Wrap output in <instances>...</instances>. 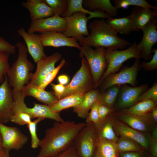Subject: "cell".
Returning <instances> with one entry per match:
<instances>
[{
    "instance_id": "6da1fadb",
    "label": "cell",
    "mask_w": 157,
    "mask_h": 157,
    "mask_svg": "<svg viewBox=\"0 0 157 157\" xmlns=\"http://www.w3.org/2000/svg\"><path fill=\"white\" fill-rule=\"evenodd\" d=\"M85 122L74 121H55L47 129L44 137L40 140L39 152L36 157H55L72 145Z\"/></svg>"
},
{
    "instance_id": "ffe728a7",
    "label": "cell",
    "mask_w": 157,
    "mask_h": 157,
    "mask_svg": "<svg viewBox=\"0 0 157 157\" xmlns=\"http://www.w3.org/2000/svg\"><path fill=\"white\" fill-rule=\"evenodd\" d=\"M17 32L23 39L28 52L35 63L47 56L44 51V47L38 34L27 32L22 27L18 29Z\"/></svg>"
},
{
    "instance_id": "d590c367",
    "label": "cell",
    "mask_w": 157,
    "mask_h": 157,
    "mask_svg": "<svg viewBox=\"0 0 157 157\" xmlns=\"http://www.w3.org/2000/svg\"><path fill=\"white\" fill-rule=\"evenodd\" d=\"M44 119L37 118L32 121L27 125L31 136V146L32 148L35 149L39 147L40 140L38 138L37 133L38 124Z\"/></svg>"
},
{
    "instance_id": "83f0119b",
    "label": "cell",
    "mask_w": 157,
    "mask_h": 157,
    "mask_svg": "<svg viewBox=\"0 0 157 157\" xmlns=\"http://www.w3.org/2000/svg\"><path fill=\"white\" fill-rule=\"evenodd\" d=\"M106 21L117 33L127 35L133 31L132 19L130 15L120 18L110 17Z\"/></svg>"
},
{
    "instance_id": "b9f144b4",
    "label": "cell",
    "mask_w": 157,
    "mask_h": 157,
    "mask_svg": "<svg viewBox=\"0 0 157 157\" xmlns=\"http://www.w3.org/2000/svg\"><path fill=\"white\" fill-rule=\"evenodd\" d=\"M16 51L15 46L11 44L0 36V52L10 55L15 54Z\"/></svg>"
},
{
    "instance_id": "db71d44e",
    "label": "cell",
    "mask_w": 157,
    "mask_h": 157,
    "mask_svg": "<svg viewBox=\"0 0 157 157\" xmlns=\"http://www.w3.org/2000/svg\"><path fill=\"white\" fill-rule=\"evenodd\" d=\"M0 157H4V151L2 147H0Z\"/></svg>"
},
{
    "instance_id": "4316f807",
    "label": "cell",
    "mask_w": 157,
    "mask_h": 157,
    "mask_svg": "<svg viewBox=\"0 0 157 157\" xmlns=\"http://www.w3.org/2000/svg\"><path fill=\"white\" fill-rule=\"evenodd\" d=\"M94 125L98 138L116 142L118 141L119 138L115 133L109 115Z\"/></svg>"
},
{
    "instance_id": "d4e9b609",
    "label": "cell",
    "mask_w": 157,
    "mask_h": 157,
    "mask_svg": "<svg viewBox=\"0 0 157 157\" xmlns=\"http://www.w3.org/2000/svg\"><path fill=\"white\" fill-rule=\"evenodd\" d=\"M68 7L63 18L69 16L73 13L80 12L89 15V19L94 18H107L110 17L106 13L100 10L90 11L84 8L83 5V0H67Z\"/></svg>"
},
{
    "instance_id": "2e32d148",
    "label": "cell",
    "mask_w": 157,
    "mask_h": 157,
    "mask_svg": "<svg viewBox=\"0 0 157 157\" xmlns=\"http://www.w3.org/2000/svg\"><path fill=\"white\" fill-rule=\"evenodd\" d=\"M14 99L13 90L9 85L6 74L0 85V122L10 121L13 114Z\"/></svg>"
},
{
    "instance_id": "681fc988",
    "label": "cell",
    "mask_w": 157,
    "mask_h": 157,
    "mask_svg": "<svg viewBox=\"0 0 157 157\" xmlns=\"http://www.w3.org/2000/svg\"><path fill=\"white\" fill-rule=\"evenodd\" d=\"M57 80L59 84L65 85L69 82V78L67 75L62 74L58 76Z\"/></svg>"
},
{
    "instance_id": "cb8c5ba5",
    "label": "cell",
    "mask_w": 157,
    "mask_h": 157,
    "mask_svg": "<svg viewBox=\"0 0 157 157\" xmlns=\"http://www.w3.org/2000/svg\"><path fill=\"white\" fill-rule=\"evenodd\" d=\"M99 88L92 89L85 94L82 101L77 106L73 108V112L82 119H86L92 105L97 101L100 93Z\"/></svg>"
},
{
    "instance_id": "7402d4cb",
    "label": "cell",
    "mask_w": 157,
    "mask_h": 157,
    "mask_svg": "<svg viewBox=\"0 0 157 157\" xmlns=\"http://www.w3.org/2000/svg\"><path fill=\"white\" fill-rule=\"evenodd\" d=\"M21 4L29 11L32 21L54 15L51 9L44 0H27Z\"/></svg>"
},
{
    "instance_id": "ab89813d",
    "label": "cell",
    "mask_w": 157,
    "mask_h": 157,
    "mask_svg": "<svg viewBox=\"0 0 157 157\" xmlns=\"http://www.w3.org/2000/svg\"><path fill=\"white\" fill-rule=\"evenodd\" d=\"M148 99L157 101V82L154 83L151 88L141 94L137 99L135 104L141 101Z\"/></svg>"
},
{
    "instance_id": "4dcf8cb0",
    "label": "cell",
    "mask_w": 157,
    "mask_h": 157,
    "mask_svg": "<svg viewBox=\"0 0 157 157\" xmlns=\"http://www.w3.org/2000/svg\"><path fill=\"white\" fill-rule=\"evenodd\" d=\"M157 101L153 99H148L140 101L131 106L120 110L133 114L143 116L150 113L157 106Z\"/></svg>"
},
{
    "instance_id": "74e56055",
    "label": "cell",
    "mask_w": 157,
    "mask_h": 157,
    "mask_svg": "<svg viewBox=\"0 0 157 157\" xmlns=\"http://www.w3.org/2000/svg\"><path fill=\"white\" fill-rule=\"evenodd\" d=\"M9 55L0 52V85L3 81L5 76L10 68L8 58Z\"/></svg>"
},
{
    "instance_id": "8d00e7d4",
    "label": "cell",
    "mask_w": 157,
    "mask_h": 157,
    "mask_svg": "<svg viewBox=\"0 0 157 157\" xmlns=\"http://www.w3.org/2000/svg\"><path fill=\"white\" fill-rule=\"evenodd\" d=\"M65 63L64 58H63L59 65L52 71L49 72L45 77L39 86L40 88L45 89L46 87L53 81L59 71L64 65Z\"/></svg>"
},
{
    "instance_id": "11a10c76",
    "label": "cell",
    "mask_w": 157,
    "mask_h": 157,
    "mask_svg": "<svg viewBox=\"0 0 157 157\" xmlns=\"http://www.w3.org/2000/svg\"><path fill=\"white\" fill-rule=\"evenodd\" d=\"M2 144V138L0 132V147H1Z\"/></svg>"
},
{
    "instance_id": "816d5d0a",
    "label": "cell",
    "mask_w": 157,
    "mask_h": 157,
    "mask_svg": "<svg viewBox=\"0 0 157 157\" xmlns=\"http://www.w3.org/2000/svg\"><path fill=\"white\" fill-rule=\"evenodd\" d=\"M153 120L155 123H157V107H155L151 112Z\"/></svg>"
},
{
    "instance_id": "44dd1931",
    "label": "cell",
    "mask_w": 157,
    "mask_h": 157,
    "mask_svg": "<svg viewBox=\"0 0 157 157\" xmlns=\"http://www.w3.org/2000/svg\"><path fill=\"white\" fill-rule=\"evenodd\" d=\"M130 15L132 19L133 31H138L156 17L157 10L135 6Z\"/></svg>"
},
{
    "instance_id": "e0dca14e",
    "label": "cell",
    "mask_w": 157,
    "mask_h": 157,
    "mask_svg": "<svg viewBox=\"0 0 157 157\" xmlns=\"http://www.w3.org/2000/svg\"><path fill=\"white\" fill-rule=\"evenodd\" d=\"M147 89V84L135 87H131L126 84L121 85L114 108L115 110L119 111L131 106L135 104L138 97Z\"/></svg>"
},
{
    "instance_id": "30bf717a",
    "label": "cell",
    "mask_w": 157,
    "mask_h": 157,
    "mask_svg": "<svg viewBox=\"0 0 157 157\" xmlns=\"http://www.w3.org/2000/svg\"><path fill=\"white\" fill-rule=\"evenodd\" d=\"M64 18L66 21L67 27L62 33L65 36L74 38L79 42L89 36L87 26L89 19L86 14L76 12Z\"/></svg>"
},
{
    "instance_id": "5bb4252c",
    "label": "cell",
    "mask_w": 157,
    "mask_h": 157,
    "mask_svg": "<svg viewBox=\"0 0 157 157\" xmlns=\"http://www.w3.org/2000/svg\"><path fill=\"white\" fill-rule=\"evenodd\" d=\"M157 22L156 17L141 29L143 36L141 42L137 44V47L140 52L141 58L145 60L151 58L152 48L157 43Z\"/></svg>"
},
{
    "instance_id": "603a6c76",
    "label": "cell",
    "mask_w": 157,
    "mask_h": 157,
    "mask_svg": "<svg viewBox=\"0 0 157 157\" xmlns=\"http://www.w3.org/2000/svg\"><path fill=\"white\" fill-rule=\"evenodd\" d=\"M21 90L26 97H32L39 101L50 106L54 104L58 100L52 93L30 83L25 85Z\"/></svg>"
},
{
    "instance_id": "3957f363",
    "label": "cell",
    "mask_w": 157,
    "mask_h": 157,
    "mask_svg": "<svg viewBox=\"0 0 157 157\" xmlns=\"http://www.w3.org/2000/svg\"><path fill=\"white\" fill-rule=\"evenodd\" d=\"M15 46L18 49V58L6 74L9 85L13 88L14 92L21 91L29 83L33 75L31 72L34 67L28 59V50L25 44L18 42Z\"/></svg>"
},
{
    "instance_id": "52a82bcc",
    "label": "cell",
    "mask_w": 157,
    "mask_h": 157,
    "mask_svg": "<svg viewBox=\"0 0 157 157\" xmlns=\"http://www.w3.org/2000/svg\"><path fill=\"white\" fill-rule=\"evenodd\" d=\"M80 50V56H85L88 63L95 88L107 67L106 49L102 47L93 49L90 47L81 46Z\"/></svg>"
},
{
    "instance_id": "8992f818",
    "label": "cell",
    "mask_w": 157,
    "mask_h": 157,
    "mask_svg": "<svg viewBox=\"0 0 157 157\" xmlns=\"http://www.w3.org/2000/svg\"><path fill=\"white\" fill-rule=\"evenodd\" d=\"M13 92L14 102L13 113L21 111L29 114L32 119L40 118L49 119L56 122L64 121L59 113L53 111L50 106L34 103L33 107H28L24 102L26 97L22 90L17 92L13 91Z\"/></svg>"
},
{
    "instance_id": "7a4b0ae2",
    "label": "cell",
    "mask_w": 157,
    "mask_h": 157,
    "mask_svg": "<svg viewBox=\"0 0 157 157\" xmlns=\"http://www.w3.org/2000/svg\"><path fill=\"white\" fill-rule=\"evenodd\" d=\"M88 28L90 30V34L79 42L81 46L117 49L130 44L128 41L119 37L104 19L93 21Z\"/></svg>"
},
{
    "instance_id": "c3c4849f",
    "label": "cell",
    "mask_w": 157,
    "mask_h": 157,
    "mask_svg": "<svg viewBox=\"0 0 157 157\" xmlns=\"http://www.w3.org/2000/svg\"><path fill=\"white\" fill-rule=\"evenodd\" d=\"M149 149L151 157H157V141L151 140Z\"/></svg>"
},
{
    "instance_id": "9c48e42d",
    "label": "cell",
    "mask_w": 157,
    "mask_h": 157,
    "mask_svg": "<svg viewBox=\"0 0 157 157\" xmlns=\"http://www.w3.org/2000/svg\"><path fill=\"white\" fill-rule=\"evenodd\" d=\"M141 68L140 59H136L131 67L125 66L118 72L109 75L99 86L100 92H104L110 87L115 85L128 83L133 86H136L137 75Z\"/></svg>"
},
{
    "instance_id": "836d02e7",
    "label": "cell",
    "mask_w": 157,
    "mask_h": 157,
    "mask_svg": "<svg viewBox=\"0 0 157 157\" xmlns=\"http://www.w3.org/2000/svg\"><path fill=\"white\" fill-rule=\"evenodd\" d=\"M115 6L118 10L120 8L126 9L129 6H134L146 9L157 10V6L151 5L145 0H114Z\"/></svg>"
},
{
    "instance_id": "f6af8a7d",
    "label": "cell",
    "mask_w": 157,
    "mask_h": 157,
    "mask_svg": "<svg viewBox=\"0 0 157 157\" xmlns=\"http://www.w3.org/2000/svg\"><path fill=\"white\" fill-rule=\"evenodd\" d=\"M51 88L54 91V95L58 100L61 98L65 89V86L60 84L50 83Z\"/></svg>"
},
{
    "instance_id": "ac0fdd59",
    "label": "cell",
    "mask_w": 157,
    "mask_h": 157,
    "mask_svg": "<svg viewBox=\"0 0 157 157\" xmlns=\"http://www.w3.org/2000/svg\"><path fill=\"white\" fill-rule=\"evenodd\" d=\"M42 44L45 47H74L80 50L81 46L74 38L66 37L62 33L50 31L38 34Z\"/></svg>"
},
{
    "instance_id": "484cf974",
    "label": "cell",
    "mask_w": 157,
    "mask_h": 157,
    "mask_svg": "<svg viewBox=\"0 0 157 157\" xmlns=\"http://www.w3.org/2000/svg\"><path fill=\"white\" fill-rule=\"evenodd\" d=\"M83 5L88 10L104 11L111 17H115L118 10L111 3L110 0H83Z\"/></svg>"
},
{
    "instance_id": "f1b7e54d",
    "label": "cell",
    "mask_w": 157,
    "mask_h": 157,
    "mask_svg": "<svg viewBox=\"0 0 157 157\" xmlns=\"http://www.w3.org/2000/svg\"><path fill=\"white\" fill-rule=\"evenodd\" d=\"M96 152L100 157H119L116 142L98 138Z\"/></svg>"
},
{
    "instance_id": "7bdbcfd3",
    "label": "cell",
    "mask_w": 157,
    "mask_h": 157,
    "mask_svg": "<svg viewBox=\"0 0 157 157\" xmlns=\"http://www.w3.org/2000/svg\"><path fill=\"white\" fill-rule=\"evenodd\" d=\"M153 51L154 54L151 60L149 62H143L140 64L141 67L146 71L153 70L157 69V49H154Z\"/></svg>"
},
{
    "instance_id": "f546056e",
    "label": "cell",
    "mask_w": 157,
    "mask_h": 157,
    "mask_svg": "<svg viewBox=\"0 0 157 157\" xmlns=\"http://www.w3.org/2000/svg\"><path fill=\"white\" fill-rule=\"evenodd\" d=\"M85 94L69 95L58 101L50 106L55 112L59 113L61 110L71 107H74L79 104L83 101Z\"/></svg>"
},
{
    "instance_id": "e575fe53",
    "label": "cell",
    "mask_w": 157,
    "mask_h": 157,
    "mask_svg": "<svg viewBox=\"0 0 157 157\" xmlns=\"http://www.w3.org/2000/svg\"><path fill=\"white\" fill-rule=\"evenodd\" d=\"M44 1L51 8L54 15L63 17L68 7L67 0H44Z\"/></svg>"
},
{
    "instance_id": "bcb514c9",
    "label": "cell",
    "mask_w": 157,
    "mask_h": 157,
    "mask_svg": "<svg viewBox=\"0 0 157 157\" xmlns=\"http://www.w3.org/2000/svg\"><path fill=\"white\" fill-rule=\"evenodd\" d=\"M55 157H78L75 148L72 145L61 152Z\"/></svg>"
},
{
    "instance_id": "5b68a950",
    "label": "cell",
    "mask_w": 157,
    "mask_h": 157,
    "mask_svg": "<svg viewBox=\"0 0 157 157\" xmlns=\"http://www.w3.org/2000/svg\"><path fill=\"white\" fill-rule=\"evenodd\" d=\"M94 86L88 63L86 59L83 57L80 68L71 82L65 86V90L61 99L73 94H85L94 88Z\"/></svg>"
},
{
    "instance_id": "277c9868",
    "label": "cell",
    "mask_w": 157,
    "mask_h": 157,
    "mask_svg": "<svg viewBox=\"0 0 157 157\" xmlns=\"http://www.w3.org/2000/svg\"><path fill=\"white\" fill-rule=\"evenodd\" d=\"M106 58L107 68L95 88L99 87L104 79L109 75L116 73L122 67L124 63L130 59H140V53L134 42L128 48L122 50L106 49Z\"/></svg>"
},
{
    "instance_id": "7dc6e473",
    "label": "cell",
    "mask_w": 157,
    "mask_h": 157,
    "mask_svg": "<svg viewBox=\"0 0 157 157\" xmlns=\"http://www.w3.org/2000/svg\"><path fill=\"white\" fill-rule=\"evenodd\" d=\"M119 157H149L144 152L131 151L119 152Z\"/></svg>"
},
{
    "instance_id": "d6986e66",
    "label": "cell",
    "mask_w": 157,
    "mask_h": 157,
    "mask_svg": "<svg viewBox=\"0 0 157 157\" xmlns=\"http://www.w3.org/2000/svg\"><path fill=\"white\" fill-rule=\"evenodd\" d=\"M62 57L60 53L56 52L38 61L36 70L29 83L39 86L47 75L55 69V64Z\"/></svg>"
},
{
    "instance_id": "9f6ffc18",
    "label": "cell",
    "mask_w": 157,
    "mask_h": 157,
    "mask_svg": "<svg viewBox=\"0 0 157 157\" xmlns=\"http://www.w3.org/2000/svg\"><path fill=\"white\" fill-rule=\"evenodd\" d=\"M94 157H100L96 152V151Z\"/></svg>"
},
{
    "instance_id": "1f68e13d",
    "label": "cell",
    "mask_w": 157,
    "mask_h": 157,
    "mask_svg": "<svg viewBox=\"0 0 157 157\" xmlns=\"http://www.w3.org/2000/svg\"><path fill=\"white\" fill-rule=\"evenodd\" d=\"M121 85H113L105 91L100 92L97 101L100 104L114 108V105L117 99Z\"/></svg>"
},
{
    "instance_id": "60d3db41",
    "label": "cell",
    "mask_w": 157,
    "mask_h": 157,
    "mask_svg": "<svg viewBox=\"0 0 157 157\" xmlns=\"http://www.w3.org/2000/svg\"><path fill=\"white\" fill-rule=\"evenodd\" d=\"M99 103L97 101L95 102L92 106L88 115L85 119V123H92L94 125L100 121L98 108Z\"/></svg>"
},
{
    "instance_id": "ba28073f",
    "label": "cell",
    "mask_w": 157,
    "mask_h": 157,
    "mask_svg": "<svg viewBox=\"0 0 157 157\" xmlns=\"http://www.w3.org/2000/svg\"><path fill=\"white\" fill-rule=\"evenodd\" d=\"M86 124L75 138L72 145L78 157H94L97 134L94 124Z\"/></svg>"
},
{
    "instance_id": "8fae6325",
    "label": "cell",
    "mask_w": 157,
    "mask_h": 157,
    "mask_svg": "<svg viewBox=\"0 0 157 157\" xmlns=\"http://www.w3.org/2000/svg\"><path fill=\"white\" fill-rule=\"evenodd\" d=\"M110 114L129 127L141 132L149 133L152 131L154 127L152 126L154 121L151 113L145 115L139 116L119 110Z\"/></svg>"
},
{
    "instance_id": "f35d334b",
    "label": "cell",
    "mask_w": 157,
    "mask_h": 157,
    "mask_svg": "<svg viewBox=\"0 0 157 157\" xmlns=\"http://www.w3.org/2000/svg\"><path fill=\"white\" fill-rule=\"evenodd\" d=\"M30 116L25 113L17 111L14 113L10 121L19 125H27L32 121Z\"/></svg>"
},
{
    "instance_id": "f5cc1de1",
    "label": "cell",
    "mask_w": 157,
    "mask_h": 157,
    "mask_svg": "<svg viewBox=\"0 0 157 157\" xmlns=\"http://www.w3.org/2000/svg\"><path fill=\"white\" fill-rule=\"evenodd\" d=\"M4 157H10L9 155V151H10L4 149Z\"/></svg>"
},
{
    "instance_id": "ee69618b",
    "label": "cell",
    "mask_w": 157,
    "mask_h": 157,
    "mask_svg": "<svg viewBox=\"0 0 157 157\" xmlns=\"http://www.w3.org/2000/svg\"><path fill=\"white\" fill-rule=\"evenodd\" d=\"M115 111V108H111L105 105L99 103L98 111L100 121L104 119L110 114Z\"/></svg>"
},
{
    "instance_id": "d6a6232c",
    "label": "cell",
    "mask_w": 157,
    "mask_h": 157,
    "mask_svg": "<svg viewBox=\"0 0 157 157\" xmlns=\"http://www.w3.org/2000/svg\"><path fill=\"white\" fill-rule=\"evenodd\" d=\"M119 152H144L145 149L134 140L124 137H120L116 142Z\"/></svg>"
},
{
    "instance_id": "9a60e30c",
    "label": "cell",
    "mask_w": 157,
    "mask_h": 157,
    "mask_svg": "<svg viewBox=\"0 0 157 157\" xmlns=\"http://www.w3.org/2000/svg\"><path fill=\"white\" fill-rule=\"evenodd\" d=\"M67 27V22L64 18L57 15L37 19L31 21L28 32L30 33L35 32L40 33L44 32L55 31L63 33Z\"/></svg>"
},
{
    "instance_id": "4fadbf2b",
    "label": "cell",
    "mask_w": 157,
    "mask_h": 157,
    "mask_svg": "<svg viewBox=\"0 0 157 157\" xmlns=\"http://www.w3.org/2000/svg\"><path fill=\"white\" fill-rule=\"evenodd\" d=\"M0 132L2 138V147L9 151L21 149L26 143L28 138L17 127L9 126L0 122Z\"/></svg>"
},
{
    "instance_id": "7c38bea8",
    "label": "cell",
    "mask_w": 157,
    "mask_h": 157,
    "mask_svg": "<svg viewBox=\"0 0 157 157\" xmlns=\"http://www.w3.org/2000/svg\"><path fill=\"white\" fill-rule=\"evenodd\" d=\"M109 117L114 131L120 137L131 139L146 150L149 149L151 138L148 132H142L135 129L117 120L110 114Z\"/></svg>"
},
{
    "instance_id": "f907efd6",
    "label": "cell",
    "mask_w": 157,
    "mask_h": 157,
    "mask_svg": "<svg viewBox=\"0 0 157 157\" xmlns=\"http://www.w3.org/2000/svg\"><path fill=\"white\" fill-rule=\"evenodd\" d=\"M151 140L153 141H157V127L155 126L152 131Z\"/></svg>"
}]
</instances>
